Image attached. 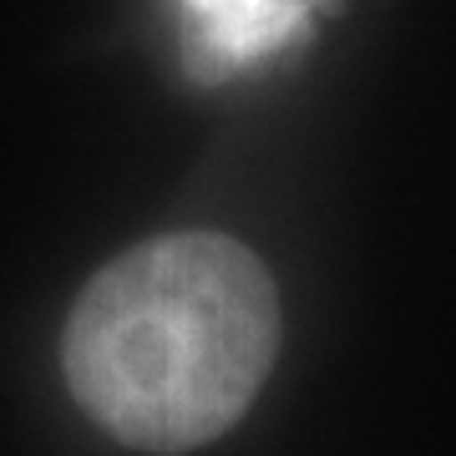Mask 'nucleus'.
<instances>
[{"label": "nucleus", "instance_id": "nucleus-1", "mask_svg": "<svg viewBox=\"0 0 456 456\" xmlns=\"http://www.w3.org/2000/svg\"><path fill=\"white\" fill-rule=\"evenodd\" d=\"M279 355V289L228 233H163L77 294L61 370L122 446L178 456L239 421Z\"/></svg>", "mask_w": 456, "mask_h": 456}, {"label": "nucleus", "instance_id": "nucleus-2", "mask_svg": "<svg viewBox=\"0 0 456 456\" xmlns=\"http://www.w3.org/2000/svg\"><path fill=\"white\" fill-rule=\"evenodd\" d=\"M330 0H178L183 56L198 82H228L305 41Z\"/></svg>", "mask_w": 456, "mask_h": 456}]
</instances>
